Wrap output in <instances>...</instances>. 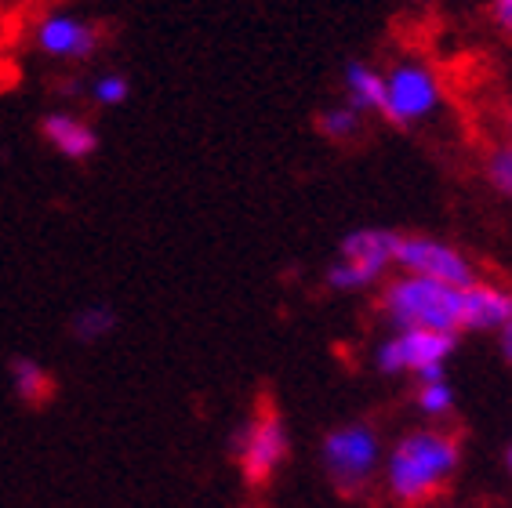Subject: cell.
<instances>
[{
	"label": "cell",
	"instance_id": "1",
	"mask_svg": "<svg viewBox=\"0 0 512 508\" xmlns=\"http://www.w3.org/2000/svg\"><path fill=\"white\" fill-rule=\"evenodd\" d=\"M462 469V436L444 425H418L385 447L382 487L400 508L436 501Z\"/></svg>",
	"mask_w": 512,
	"mask_h": 508
},
{
	"label": "cell",
	"instance_id": "2",
	"mask_svg": "<svg viewBox=\"0 0 512 508\" xmlns=\"http://www.w3.org/2000/svg\"><path fill=\"white\" fill-rule=\"evenodd\" d=\"M378 313L393 331L462 334V287L400 273L382 284Z\"/></svg>",
	"mask_w": 512,
	"mask_h": 508
},
{
	"label": "cell",
	"instance_id": "3",
	"mask_svg": "<svg viewBox=\"0 0 512 508\" xmlns=\"http://www.w3.org/2000/svg\"><path fill=\"white\" fill-rule=\"evenodd\" d=\"M385 443L371 421H345L327 432L320 443V465L327 483L342 498H364L382 479Z\"/></svg>",
	"mask_w": 512,
	"mask_h": 508
},
{
	"label": "cell",
	"instance_id": "4",
	"mask_svg": "<svg viewBox=\"0 0 512 508\" xmlns=\"http://www.w3.org/2000/svg\"><path fill=\"white\" fill-rule=\"evenodd\" d=\"M396 240H400V233L375 229V225L345 233L342 244H338L335 262L327 265V287L345 294H360L385 284L389 269H396Z\"/></svg>",
	"mask_w": 512,
	"mask_h": 508
},
{
	"label": "cell",
	"instance_id": "5",
	"mask_svg": "<svg viewBox=\"0 0 512 508\" xmlns=\"http://www.w3.org/2000/svg\"><path fill=\"white\" fill-rule=\"evenodd\" d=\"M233 458L244 472L247 487H266L276 472L291 458V432L284 425V414L269 400H258L251 418L233 432Z\"/></svg>",
	"mask_w": 512,
	"mask_h": 508
},
{
	"label": "cell",
	"instance_id": "6",
	"mask_svg": "<svg viewBox=\"0 0 512 508\" xmlns=\"http://www.w3.org/2000/svg\"><path fill=\"white\" fill-rule=\"evenodd\" d=\"M458 349V334H436V331H393L385 334L375 349V367L389 378H444L447 360Z\"/></svg>",
	"mask_w": 512,
	"mask_h": 508
},
{
	"label": "cell",
	"instance_id": "7",
	"mask_svg": "<svg viewBox=\"0 0 512 508\" xmlns=\"http://www.w3.org/2000/svg\"><path fill=\"white\" fill-rule=\"evenodd\" d=\"M444 102V84L425 62H400L385 73L382 117L393 127H414L429 120Z\"/></svg>",
	"mask_w": 512,
	"mask_h": 508
},
{
	"label": "cell",
	"instance_id": "8",
	"mask_svg": "<svg viewBox=\"0 0 512 508\" xmlns=\"http://www.w3.org/2000/svg\"><path fill=\"white\" fill-rule=\"evenodd\" d=\"M396 269L447 287H469L476 280V265L469 262V254L462 247L422 233H400V240H396Z\"/></svg>",
	"mask_w": 512,
	"mask_h": 508
},
{
	"label": "cell",
	"instance_id": "9",
	"mask_svg": "<svg viewBox=\"0 0 512 508\" xmlns=\"http://www.w3.org/2000/svg\"><path fill=\"white\" fill-rule=\"evenodd\" d=\"M512 320V291L494 280H480L462 287V334H502Z\"/></svg>",
	"mask_w": 512,
	"mask_h": 508
},
{
	"label": "cell",
	"instance_id": "10",
	"mask_svg": "<svg viewBox=\"0 0 512 508\" xmlns=\"http://www.w3.org/2000/svg\"><path fill=\"white\" fill-rule=\"evenodd\" d=\"M99 30L91 22L77 19V15H48L40 19L37 26V48L48 55V59H91L95 48H99Z\"/></svg>",
	"mask_w": 512,
	"mask_h": 508
},
{
	"label": "cell",
	"instance_id": "11",
	"mask_svg": "<svg viewBox=\"0 0 512 508\" xmlns=\"http://www.w3.org/2000/svg\"><path fill=\"white\" fill-rule=\"evenodd\" d=\"M40 131H44V142L66 160H88V157H95V149H99L95 127H91L88 120L73 117V113H48L44 124H40Z\"/></svg>",
	"mask_w": 512,
	"mask_h": 508
},
{
	"label": "cell",
	"instance_id": "12",
	"mask_svg": "<svg viewBox=\"0 0 512 508\" xmlns=\"http://www.w3.org/2000/svg\"><path fill=\"white\" fill-rule=\"evenodd\" d=\"M345 106H353L360 117L364 113H382L385 106V73H378L371 62L353 59L342 73Z\"/></svg>",
	"mask_w": 512,
	"mask_h": 508
},
{
	"label": "cell",
	"instance_id": "13",
	"mask_svg": "<svg viewBox=\"0 0 512 508\" xmlns=\"http://www.w3.org/2000/svg\"><path fill=\"white\" fill-rule=\"evenodd\" d=\"M8 385L15 392V400L26 403V407H40V403L51 400L55 392V381H51L48 367L33 356H15L8 363Z\"/></svg>",
	"mask_w": 512,
	"mask_h": 508
},
{
	"label": "cell",
	"instance_id": "14",
	"mask_svg": "<svg viewBox=\"0 0 512 508\" xmlns=\"http://www.w3.org/2000/svg\"><path fill=\"white\" fill-rule=\"evenodd\" d=\"M414 407H418L422 418H429V425H444L454 414V407H458V396H454L447 374L444 378L418 381V385H414Z\"/></svg>",
	"mask_w": 512,
	"mask_h": 508
},
{
	"label": "cell",
	"instance_id": "15",
	"mask_svg": "<svg viewBox=\"0 0 512 508\" xmlns=\"http://www.w3.org/2000/svg\"><path fill=\"white\" fill-rule=\"evenodd\" d=\"M113 331H117V313H113V305H106V302L84 305V309H77L73 320H69V334L84 345L102 342V338H109Z\"/></svg>",
	"mask_w": 512,
	"mask_h": 508
},
{
	"label": "cell",
	"instance_id": "16",
	"mask_svg": "<svg viewBox=\"0 0 512 508\" xmlns=\"http://www.w3.org/2000/svg\"><path fill=\"white\" fill-rule=\"evenodd\" d=\"M320 135L331 138V142H353L360 135V113L353 106H331L316 117Z\"/></svg>",
	"mask_w": 512,
	"mask_h": 508
},
{
	"label": "cell",
	"instance_id": "17",
	"mask_svg": "<svg viewBox=\"0 0 512 508\" xmlns=\"http://www.w3.org/2000/svg\"><path fill=\"white\" fill-rule=\"evenodd\" d=\"M483 175H487L494 193H502L512 200V142H502V146H494L491 153H487Z\"/></svg>",
	"mask_w": 512,
	"mask_h": 508
},
{
	"label": "cell",
	"instance_id": "18",
	"mask_svg": "<svg viewBox=\"0 0 512 508\" xmlns=\"http://www.w3.org/2000/svg\"><path fill=\"white\" fill-rule=\"evenodd\" d=\"M128 77H120V73H102V77L91 80V102H99V106L113 109V106H124L128 102Z\"/></svg>",
	"mask_w": 512,
	"mask_h": 508
},
{
	"label": "cell",
	"instance_id": "19",
	"mask_svg": "<svg viewBox=\"0 0 512 508\" xmlns=\"http://www.w3.org/2000/svg\"><path fill=\"white\" fill-rule=\"evenodd\" d=\"M491 22L505 37H512V0H491Z\"/></svg>",
	"mask_w": 512,
	"mask_h": 508
},
{
	"label": "cell",
	"instance_id": "20",
	"mask_svg": "<svg viewBox=\"0 0 512 508\" xmlns=\"http://www.w3.org/2000/svg\"><path fill=\"white\" fill-rule=\"evenodd\" d=\"M498 349H502V360L512 367V320L502 327V334H498Z\"/></svg>",
	"mask_w": 512,
	"mask_h": 508
},
{
	"label": "cell",
	"instance_id": "21",
	"mask_svg": "<svg viewBox=\"0 0 512 508\" xmlns=\"http://www.w3.org/2000/svg\"><path fill=\"white\" fill-rule=\"evenodd\" d=\"M505 469H509V476H512V443H509V450H505Z\"/></svg>",
	"mask_w": 512,
	"mask_h": 508
},
{
	"label": "cell",
	"instance_id": "22",
	"mask_svg": "<svg viewBox=\"0 0 512 508\" xmlns=\"http://www.w3.org/2000/svg\"><path fill=\"white\" fill-rule=\"evenodd\" d=\"M411 4H425V0H411Z\"/></svg>",
	"mask_w": 512,
	"mask_h": 508
},
{
	"label": "cell",
	"instance_id": "23",
	"mask_svg": "<svg viewBox=\"0 0 512 508\" xmlns=\"http://www.w3.org/2000/svg\"><path fill=\"white\" fill-rule=\"evenodd\" d=\"M509 131H512V120H509Z\"/></svg>",
	"mask_w": 512,
	"mask_h": 508
}]
</instances>
